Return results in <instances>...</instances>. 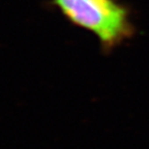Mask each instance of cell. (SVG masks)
<instances>
[{"instance_id":"6da1fadb","label":"cell","mask_w":149,"mask_h":149,"mask_svg":"<svg viewBox=\"0 0 149 149\" xmlns=\"http://www.w3.org/2000/svg\"><path fill=\"white\" fill-rule=\"evenodd\" d=\"M50 4L72 26L92 33L106 54L135 34L130 8L119 0H51Z\"/></svg>"}]
</instances>
